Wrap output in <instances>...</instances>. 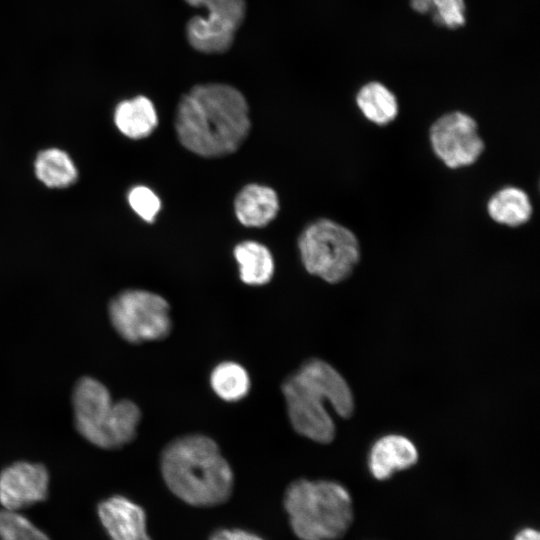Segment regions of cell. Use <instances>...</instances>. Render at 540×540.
Returning <instances> with one entry per match:
<instances>
[{"mask_svg": "<svg viewBox=\"0 0 540 540\" xmlns=\"http://www.w3.org/2000/svg\"><path fill=\"white\" fill-rule=\"evenodd\" d=\"M174 127L181 145L204 158L236 152L251 130L245 96L224 83L198 84L176 107Z\"/></svg>", "mask_w": 540, "mask_h": 540, "instance_id": "6da1fadb", "label": "cell"}, {"mask_svg": "<svg viewBox=\"0 0 540 540\" xmlns=\"http://www.w3.org/2000/svg\"><path fill=\"white\" fill-rule=\"evenodd\" d=\"M281 391L294 431L316 443L328 444L335 437L328 407L342 418H349L354 411V397L347 381L322 359L303 362L284 379Z\"/></svg>", "mask_w": 540, "mask_h": 540, "instance_id": "7a4b0ae2", "label": "cell"}, {"mask_svg": "<svg viewBox=\"0 0 540 540\" xmlns=\"http://www.w3.org/2000/svg\"><path fill=\"white\" fill-rule=\"evenodd\" d=\"M160 472L167 488L184 503L200 508L227 502L234 473L217 443L203 434L170 441L160 455Z\"/></svg>", "mask_w": 540, "mask_h": 540, "instance_id": "3957f363", "label": "cell"}, {"mask_svg": "<svg viewBox=\"0 0 540 540\" xmlns=\"http://www.w3.org/2000/svg\"><path fill=\"white\" fill-rule=\"evenodd\" d=\"M283 507L299 540L341 539L354 519L349 491L333 480L292 481L285 489Z\"/></svg>", "mask_w": 540, "mask_h": 540, "instance_id": "277c9868", "label": "cell"}, {"mask_svg": "<svg viewBox=\"0 0 540 540\" xmlns=\"http://www.w3.org/2000/svg\"><path fill=\"white\" fill-rule=\"evenodd\" d=\"M75 427L88 442L102 449H118L132 442L141 411L129 399L114 401L108 388L92 377L77 381L72 393Z\"/></svg>", "mask_w": 540, "mask_h": 540, "instance_id": "5b68a950", "label": "cell"}, {"mask_svg": "<svg viewBox=\"0 0 540 540\" xmlns=\"http://www.w3.org/2000/svg\"><path fill=\"white\" fill-rule=\"evenodd\" d=\"M298 249L306 271L330 284L346 280L361 257L355 234L327 218L317 219L302 230Z\"/></svg>", "mask_w": 540, "mask_h": 540, "instance_id": "8992f818", "label": "cell"}, {"mask_svg": "<svg viewBox=\"0 0 540 540\" xmlns=\"http://www.w3.org/2000/svg\"><path fill=\"white\" fill-rule=\"evenodd\" d=\"M108 316L117 334L131 344L163 340L173 328L168 301L144 289L119 292L109 302Z\"/></svg>", "mask_w": 540, "mask_h": 540, "instance_id": "52a82bcc", "label": "cell"}, {"mask_svg": "<svg viewBox=\"0 0 540 540\" xmlns=\"http://www.w3.org/2000/svg\"><path fill=\"white\" fill-rule=\"evenodd\" d=\"M194 7H204L206 17L194 16L186 26L190 45L207 54L226 52L245 17V0H184Z\"/></svg>", "mask_w": 540, "mask_h": 540, "instance_id": "ba28073f", "label": "cell"}, {"mask_svg": "<svg viewBox=\"0 0 540 540\" xmlns=\"http://www.w3.org/2000/svg\"><path fill=\"white\" fill-rule=\"evenodd\" d=\"M429 140L437 158L451 169L473 165L485 148L476 121L461 111L448 112L434 121Z\"/></svg>", "mask_w": 540, "mask_h": 540, "instance_id": "9c48e42d", "label": "cell"}, {"mask_svg": "<svg viewBox=\"0 0 540 540\" xmlns=\"http://www.w3.org/2000/svg\"><path fill=\"white\" fill-rule=\"evenodd\" d=\"M49 473L39 463L15 462L0 472V504L3 508L19 511L46 500Z\"/></svg>", "mask_w": 540, "mask_h": 540, "instance_id": "30bf717a", "label": "cell"}, {"mask_svg": "<svg viewBox=\"0 0 540 540\" xmlns=\"http://www.w3.org/2000/svg\"><path fill=\"white\" fill-rule=\"evenodd\" d=\"M98 515L111 540H152L145 510L125 496L114 495L100 502Z\"/></svg>", "mask_w": 540, "mask_h": 540, "instance_id": "8fae6325", "label": "cell"}, {"mask_svg": "<svg viewBox=\"0 0 540 540\" xmlns=\"http://www.w3.org/2000/svg\"><path fill=\"white\" fill-rule=\"evenodd\" d=\"M418 459L417 447L409 438L400 434H387L372 444L367 465L371 475L383 481L398 471L411 468Z\"/></svg>", "mask_w": 540, "mask_h": 540, "instance_id": "7c38bea8", "label": "cell"}, {"mask_svg": "<svg viewBox=\"0 0 540 540\" xmlns=\"http://www.w3.org/2000/svg\"><path fill=\"white\" fill-rule=\"evenodd\" d=\"M234 211L242 225L264 227L278 214V195L268 186L248 184L237 193L234 199Z\"/></svg>", "mask_w": 540, "mask_h": 540, "instance_id": "4fadbf2b", "label": "cell"}, {"mask_svg": "<svg viewBox=\"0 0 540 540\" xmlns=\"http://www.w3.org/2000/svg\"><path fill=\"white\" fill-rule=\"evenodd\" d=\"M114 122L124 136L139 140L153 133L158 125V115L149 98L137 96L118 104Z\"/></svg>", "mask_w": 540, "mask_h": 540, "instance_id": "5bb4252c", "label": "cell"}, {"mask_svg": "<svg viewBox=\"0 0 540 540\" xmlns=\"http://www.w3.org/2000/svg\"><path fill=\"white\" fill-rule=\"evenodd\" d=\"M487 212L490 218L498 224L518 227L531 219L533 207L524 190L514 186H506L489 198Z\"/></svg>", "mask_w": 540, "mask_h": 540, "instance_id": "9a60e30c", "label": "cell"}, {"mask_svg": "<svg viewBox=\"0 0 540 540\" xmlns=\"http://www.w3.org/2000/svg\"><path fill=\"white\" fill-rule=\"evenodd\" d=\"M233 253L243 283L250 286H262L270 282L275 266L272 254L265 245L247 240L237 244Z\"/></svg>", "mask_w": 540, "mask_h": 540, "instance_id": "2e32d148", "label": "cell"}, {"mask_svg": "<svg viewBox=\"0 0 540 540\" xmlns=\"http://www.w3.org/2000/svg\"><path fill=\"white\" fill-rule=\"evenodd\" d=\"M356 104L363 116L378 126L393 122L399 111L394 93L377 81L368 82L358 90Z\"/></svg>", "mask_w": 540, "mask_h": 540, "instance_id": "e0dca14e", "label": "cell"}, {"mask_svg": "<svg viewBox=\"0 0 540 540\" xmlns=\"http://www.w3.org/2000/svg\"><path fill=\"white\" fill-rule=\"evenodd\" d=\"M34 171L38 180L49 188H67L78 178L73 160L58 148L40 151L34 162Z\"/></svg>", "mask_w": 540, "mask_h": 540, "instance_id": "ac0fdd59", "label": "cell"}, {"mask_svg": "<svg viewBox=\"0 0 540 540\" xmlns=\"http://www.w3.org/2000/svg\"><path fill=\"white\" fill-rule=\"evenodd\" d=\"M213 392L223 401L238 402L250 392V375L241 364L223 361L211 371L209 378Z\"/></svg>", "mask_w": 540, "mask_h": 540, "instance_id": "d6986e66", "label": "cell"}, {"mask_svg": "<svg viewBox=\"0 0 540 540\" xmlns=\"http://www.w3.org/2000/svg\"><path fill=\"white\" fill-rule=\"evenodd\" d=\"M0 540H50L18 511L0 509Z\"/></svg>", "mask_w": 540, "mask_h": 540, "instance_id": "ffe728a7", "label": "cell"}, {"mask_svg": "<svg viewBox=\"0 0 540 540\" xmlns=\"http://www.w3.org/2000/svg\"><path fill=\"white\" fill-rule=\"evenodd\" d=\"M433 21L443 27L455 29L466 20L464 0H430Z\"/></svg>", "mask_w": 540, "mask_h": 540, "instance_id": "44dd1931", "label": "cell"}, {"mask_svg": "<svg viewBox=\"0 0 540 540\" xmlns=\"http://www.w3.org/2000/svg\"><path fill=\"white\" fill-rule=\"evenodd\" d=\"M132 210L146 222H153L161 209L159 197L147 186L138 185L128 193Z\"/></svg>", "mask_w": 540, "mask_h": 540, "instance_id": "7402d4cb", "label": "cell"}, {"mask_svg": "<svg viewBox=\"0 0 540 540\" xmlns=\"http://www.w3.org/2000/svg\"><path fill=\"white\" fill-rule=\"evenodd\" d=\"M208 540H266L262 536L240 528H219L212 532Z\"/></svg>", "mask_w": 540, "mask_h": 540, "instance_id": "603a6c76", "label": "cell"}, {"mask_svg": "<svg viewBox=\"0 0 540 540\" xmlns=\"http://www.w3.org/2000/svg\"><path fill=\"white\" fill-rule=\"evenodd\" d=\"M514 540H540L539 532L533 528H523L514 537Z\"/></svg>", "mask_w": 540, "mask_h": 540, "instance_id": "cb8c5ba5", "label": "cell"}, {"mask_svg": "<svg viewBox=\"0 0 540 540\" xmlns=\"http://www.w3.org/2000/svg\"><path fill=\"white\" fill-rule=\"evenodd\" d=\"M411 7L419 14H428L431 10L430 0H411Z\"/></svg>", "mask_w": 540, "mask_h": 540, "instance_id": "d4e9b609", "label": "cell"}]
</instances>
